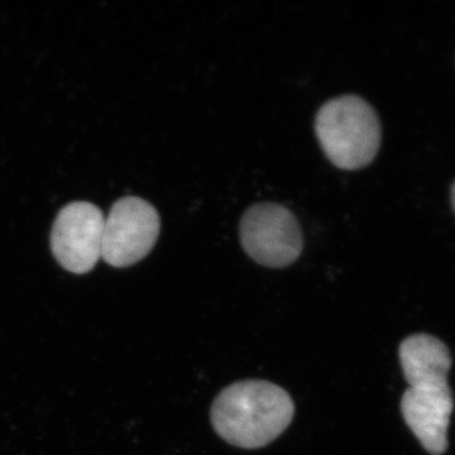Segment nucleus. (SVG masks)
Instances as JSON below:
<instances>
[{
    "mask_svg": "<svg viewBox=\"0 0 455 455\" xmlns=\"http://www.w3.org/2000/svg\"><path fill=\"white\" fill-rule=\"evenodd\" d=\"M295 414L291 396L280 386L248 379L228 386L212 406V423L235 447H266L287 429Z\"/></svg>",
    "mask_w": 455,
    "mask_h": 455,
    "instance_id": "f257e3e1",
    "label": "nucleus"
},
{
    "mask_svg": "<svg viewBox=\"0 0 455 455\" xmlns=\"http://www.w3.org/2000/svg\"><path fill=\"white\" fill-rule=\"evenodd\" d=\"M317 140L334 166L358 170L374 160L381 145V124L370 104L355 95L331 99L315 119Z\"/></svg>",
    "mask_w": 455,
    "mask_h": 455,
    "instance_id": "f03ea898",
    "label": "nucleus"
},
{
    "mask_svg": "<svg viewBox=\"0 0 455 455\" xmlns=\"http://www.w3.org/2000/svg\"><path fill=\"white\" fill-rule=\"evenodd\" d=\"M241 241L251 259L272 268L291 265L300 257L304 245L295 215L275 203L256 204L245 212Z\"/></svg>",
    "mask_w": 455,
    "mask_h": 455,
    "instance_id": "7ed1b4c3",
    "label": "nucleus"
},
{
    "mask_svg": "<svg viewBox=\"0 0 455 455\" xmlns=\"http://www.w3.org/2000/svg\"><path fill=\"white\" fill-rule=\"evenodd\" d=\"M160 229V215L151 204L140 197H123L104 221L101 257L116 268L136 265L151 252Z\"/></svg>",
    "mask_w": 455,
    "mask_h": 455,
    "instance_id": "20e7f679",
    "label": "nucleus"
},
{
    "mask_svg": "<svg viewBox=\"0 0 455 455\" xmlns=\"http://www.w3.org/2000/svg\"><path fill=\"white\" fill-rule=\"evenodd\" d=\"M103 212L97 205L75 202L57 215L51 232V250L59 265L71 274H88L101 259Z\"/></svg>",
    "mask_w": 455,
    "mask_h": 455,
    "instance_id": "39448f33",
    "label": "nucleus"
},
{
    "mask_svg": "<svg viewBox=\"0 0 455 455\" xmlns=\"http://www.w3.org/2000/svg\"><path fill=\"white\" fill-rule=\"evenodd\" d=\"M454 409L451 387L409 388L401 400L407 427L425 451L442 455L448 449V427Z\"/></svg>",
    "mask_w": 455,
    "mask_h": 455,
    "instance_id": "423d86ee",
    "label": "nucleus"
},
{
    "mask_svg": "<svg viewBox=\"0 0 455 455\" xmlns=\"http://www.w3.org/2000/svg\"><path fill=\"white\" fill-rule=\"evenodd\" d=\"M398 357L410 388L448 386L451 355L438 338L429 334L411 335L401 343Z\"/></svg>",
    "mask_w": 455,
    "mask_h": 455,
    "instance_id": "0eeeda50",
    "label": "nucleus"
},
{
    "mask_svg": "<svg viewBox=\"0 0 455 455\" xmlns=\"http://www.w3.org/2000/svg\"><path fill=\"white\" fill-rule=\"evenodd\" d=\"M451 200H453V206H454V211H455V184L453 187V193H451Z\"/></svg>",
    "mask_w": 455,
    "mask_h": 455,
    "instance_id": "6e6552de",
    "label": "nucleus"
}]
</instances>
